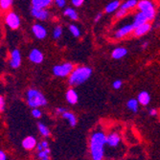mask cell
Returning <instances> with one entry per match:
<instances>
[{
  "instance_id": "cell-1",
  "label": "cell",
  "mask_w": 160,
  "mask_h": 160,
  "mask_svg": "<svg viewBox=\"0 0 160 160\" xmlns=\"http://www.w3.org/2000/svg\"><path fill=\"white\" fill-rule=\"evenodd\" d=\"M107 134L103 129H95L89 137V153L92 160H104L106 156Z\"/></svg>"
},
{
  "instance_id": "cell-2",
  "label": "cell",
  "mask_w": 160,
  "mask_h": 160,
  "mask_svg": "<svg viewBox=\"0 0 160 160\" xmlns=\"http://www.w3.org/2000/svg\"><path fill=\"white\" fill-rule=\"evenodd\" d=\"M92 75V68L88 66H77L68 76V83L72 86L81 85Z\"/></svg>"
},
{
  "instance_id": "cell-3",
  "label": "cell",
  "mask_w": 160,
  "mask_h": 160,
  "mask_svg": "<svg viewBox=\"0 0 160 160\" xmlns=\"http://www.w3.org/2000/svg\"><path fill=\"white\" fill-rule=\"evenodd\" d=\"M26 101L31 108H39L47 105V99L39 90L35 88L28 89L26 92Z\"/></svg>"
},
{
  "instance_id": "cell-4",
  "label": "cell",
  "mask_w": 160,
  "mask_h": 160,
  "mask_svg": "<svg viewBox=\"0 0 160 160\" xmlns=\"http://www.w3.org/2000/svg\"><path fill=\"white\" fill-rule=\"evenodd\" d=\"M137 9L145 13V16L148 18L150 22L154 20L156 17V9L152 1L151 0H140L137 4Z\"/></svg>"
},
{
  "instance_id": "cell-5",
  "label": "cell",
  "mask_w": 160,
  "mask_h": 160,
  "mask_svg": "<svg viewBox=\"0 0 160 160\" xmlns=\"http://www.w3.org/2000/svg\"><path fill=\"white\" fill-rule=\"evenodd\" d=\"M75 66L73 63L65 62L62 64H57L53 67L52 71H53V74L56 77H61V78H64V77H68L72 71L74 70Z\"/></svg>"
},
{
  "instance_id": "cell-6",
  "label": "cell",
  "mask_w": 160,
  "mask_h": 160,
  "mask_svg": "<svg viewBox=\"0 0 160 160\" xmlns=\"http://www.w3.org/2000/svg\"><path fill=\"white\" fill-rule=\"evenodd\" d=\"M122 143V137L119 132H111L107 134V146L109 149H117Z\"/></svg>"
},
{
  "instance_id": "cell-7",
  "label": "cell",
  "mask_w": 160,
  "mask_h": 160,
  "mask_svg": "<svg viewBox=\"0 0 160 160\" xmlns=\"http://www.w3.org/2000/svg\"><path fill=\"white\" fill-rule=\"evenodd\" d=\"M5 23L12 30H17L20 26V18L14 12H10L5 17Z\"/></svg>"
},
{
  "instance_id": "cell-8",
  "label": "cell",
  "mask_w": 160,
  "mask_h": 160,
  "mask_svg": "<svg viewBox=\"0 0 160 160\" xmlns=\"http://www.w3.org/2000/svg\"><path fill=\"white\" fill-rule=\"evenodd\" d=\"M134 29H135V26L133 25V23L126 24V25L120 27L118 30L114 33V38H116V39H121L123 38H126L129 34L133 33Z\"/></svg>"
},
{
  "instance_id": "cell-9",
  "label": "cell",
  "mask_w": 160,
  "mask_h": 160,
  "mask_svg": "<svg viewBox=\"0 0 160 160\" xmlns=\"http://www.w3.org/2000/svg\"><path fill=\"white\" fill-rule=\"evenodd\" d=\"M31 14L38 20H41V21L47 20L50 17V13L47 9H37L33 7L31 9Z\"/></svg>"
},
{
  "instance_id": "cell-10",
  "label": "cell",
  "mask_w": 160,
  "mask_h": 160,
  "mask_svg": "<svg viewBox=\"0 0 160 160\" xmlns=\"http://www.w3.org/2000/svg\"><path fill=\"white\" fill-rule=\"evenodd\" d=\"M29 61L33 63H36V64H39L43 62L44 60V56H43V53L39 50V49H32L29 53Z\"/></svg>"
},
{
  "instance_id": "cell-11",
  "label": "cell",
  "mask_w": 160,
  "mask_h": 160,
  "mask_svg": "<svg viewBox=\"0 0 160 160\" xmlns=\"http://www.w3.org/2000/svg\"><path fill=\"white\" fill-rule=\"evenodd\" d=\"M32 32L38 39H44L47 37V30L41 24L36 23L32 27Z\"/></svg>"
},
{
  "instance_id": "cell-12",
  "label": "cell",
  "mask_w": 160,
  "mask_h": 160,
  "mask_svg": "<svg viewBox=\"0 0 160 160\" xmlns=\"http://www.w3.org/2000/svg\"><path fill=\"white\" fill-rule=\"evenodd\" d=\"M21 64V54L18 49H14L11 53L10 65L12 68H18Z\"/></svg>"
},
{
  "instance_id": "cell-13",
  "label": "cell",
  "mask_w": 160,
  "mask_h": 160,
  "mask_svg": "<svg viewBox=\"0 0 160 160\" xmlns=\"http://www.w3.org/2000/svg\"><path fill=\"white\" fill-rule=\"evenodd\" d=\"M152 24L150 22H146V23H143L137 27H135L134 31H133V35L137 38L143 37L145 35H147L151 30H152Z\"/></svg>"
},
{
  "instance_id": "cell-14",
  "label": "cell",
  "mask_w": 160,
  "mask_h": 160,
  "mask_svg": "<svg viewBox=\"0 0 160 160\" xmlns=\"http://www.w3.org/2000/svg\"><path fill=\"white\" fill-rule=\"evenodd\" d=\"M22 147L24 150L26 151H33L37 148L38 146V141H37V138L35 136H27L25 137L23 140H22Z\"/></svg>"
},
{
  "instance_id": "cell-15",
  "label": "cell",
  "mask_w": 160,
  "mask_h": 160,
  "mask_svg": "<svg viewBox=\"0 0 160 160\" xmlns=\"http://www.w3.org/2000/svg\"><path fill=\"white\" fill-rule=\"evenodd\" d=\"M65 99L67 101V103L70 105H76L79 101V95L77 91L73 88H70L66 91L65 93Z\"/></svg>"
},
{
  "instance_id": "cell-16",
  "label": "cell",
  "mask_w": 160,
  "mask_h": 160,
  "mask_svg": "<svg viewBox=\"0 0 160 160\" xmlns=\"http://www.w3.org/2000/svg\"><path fill=\"white\" fill-rule=\"evenodd\" d=\"M31 3L33 8L47 9L52 5L53 0H31Z\"/></svg>"
},
{
  "instance_id": "cell-17",
  "label": "cell",
  "mask_w": 160,
  "mask_h": 160,
  "mask_svg": "<svg viewBox=\"0 0 160 160\" xmlns=\"http://www.w3.org/2000/svg\"><path fill=\"white\" fill-rule=\"evenodd\" d=\"M128 55V49L125 47H117L112 50L111 57L114 60H121Z\"/></svg>"
},
{
  "instance_id": "cell-18",
  "label": "cell",
  "mask_w": 160,
  "mask_h": 160,
  "mask_svg": "<svg viewBox=\"0 0 160 160\" xmlns=\"http://www.w3.org/2000/svg\"><path fill=\"white\" fill-rule=\"evenodd\" d=\"M62 117L64 120H66V121L68 122V124H69L71 127H76L78 120H77L76 115H75L73 112L66 110L65 112H63V113L62 114Z\"/></svg>"
},
{
  "instance_id": "cell-19",
  "label": "cell",
  "mask_w": 160,
  "mask_h": 160,
  "mask_svg": "<svg viewBox=\"0 0 160 160\" xmlns=\"http://www.w3.org/2000/svg\"><path fill=\"white\" fill-rule=\"evenodd\" d=\"M137 100L141 106L146 107L151 103V96L147 91H141L137 96Z\"/></svg>"
},
{
  "instance_id": "cell-20",
  "label": "cell",
  "mask_w": 160,
  "mask_h": 160,
  "mask_svg": "<svg viewBox=\"0 0 160 160\" xmlns=\"http://www.w3.org/2000/svg\"><path fill=\"white\" fill-rule=\"evenodd\" d=\"M146 22H150V21H149L148 18L145 16L144 12L139 11L137 13H135V16L133 18V22H132L135 27H137V26H139V25H141L143 23H146Z\"/></svg>"
},
{
  "instance_id": "cell-21",
  "label": "cell",
  "mask_w": 160,
  "mask_h": 160,
  "mask_svg": "<svg viewBox=\"0 0 160 160\" xmlns=\"http://www.w3.org/2000/svg\"><path fill=\"white\" fill-rule=\"evenodd\" d=\"M120 6H121V3H120L119 0H114V1L109 2V3L106 6L105 12H106L107 13H112V12H114L117 11V10L120 8Z\"/></svg>"
},
{
  "instance_id": "cell-22",
  "label": "cell",
  "mask_w": 160,
  "mask_h": 160,
  "mask_svg": "<svg viewBox=\"0 0 160 160\" xmlns=\"http://www.w3.org/2000/svg\"><path fill=\"white\" fill-rule=\"evenodd\" d=\"M38 132L40 133V135L44 138H48L51 135V132H50V128L41 122L38 123Z\"/></svg>"
},
{
  "instance_id": "cell-23",
  "label": "cell",
  "mask_w": 160,
  "mask_h": 160,
  "mask_svg": "<svg viewBox=\"0 0 160 160\" xmlns=\"http://www.w3.org/2000/svg\"><path fill=\"white\" fill-rule=\"evenodd\" d=\"M63 14H64V17L70 18L71 20H78L79 18V14L77 12V11L73 8H66L63 12Z\"/></svg>"
},
{
  "instance_id": "cell-24",
  "label": "cell",
  "mask_w": 160,
  "mask_h": 160,
  "mask_svg": "<svg viewBox=\"0 0 160 160\" xmlns=\"http://www.w3.org/2000/svg\"><path fill=\"white\" fill-rule=\"evenodd\" d=\"M137 4H138L137 0H127V1H125L124 3L121 4L120 9L126 10V11H130V10L134 9L135 7H137Z\"/></svg>"
},
{
  "instance_id": "cell-25",
  "label": "cell",
  "mask_w": 160,
  "mask_h": 160,
  "mask_svg": "<svg viewBox=\"0 0 160 160\" xmlns=\"http://www.w3.org/2000/svg\"><path fill=\"white\" fill-rule=\"evenodd\" d=\"M139 102L137 99H130L128 101L127 103V108L130 111H132L133 113H136L138 111V107H139Z\"/></svg>"
},
{
  "instance_id": "cell-26",
  "label": "cell",
  "mask_w": 160,
  "mask_h": 160,
  "mask_svg": "<svg viewBox=\"0 0 160 160\" xmlns=\"http://www.w3.org/2000/svg\"><path fill=\"white\" fill-rule=\"evenodd\" d=\"M50 154H51V150L50 147L46 148V149H43L41 151L37 152V157L38 160L41 159H45V158H50Z\"/></svg>"
},
{
  "instance_id": "cell-27",
  "label": "cell",
  "mask_w": 160,
  "mask_h": 160,
  "mask_svg": "<svg viewBox=\"0 0 160 160\" xmlns=\"http://www.w3.org/2000/svg\"><path fill=\"white\" fill-rule=\"evenodd\" d=\"M69 32L71 33V35L73 36L74 38H80L81 35H82L81 29L76 24H70L69 25Z\"/></svg>"
},
{
  "instance_id": "cell-28",
  "label": "cell",
  "mask_w": 160,
  "mask_h": 160,
  "mask_svg": "<svg viewBox=\"0 0 160 160\" xmlns=\"http://www.w3.org/2000/svg\"><path fill=\"white\" fill-rule=\"evenodd\" d=\"M12 5V0H0V9L8 11Z\"/></svg>"
},
{
  "instance_id": "cell-29",
  "label": "cell",
  "mask_w": 160,
  "mask_h": 160,
  "mask_svg": "<svg viewBox=\"0 0 160 160\" xmlns=\"http://www.w3.org/2000/svg\"><path fill=\"white\" fill-rule=\"evenodd\" d=\"M62 36V28L61 26H57L53 31V38L55 39H59Z\"/></svg>"
},
{
  "instance_id": "cell-30",
  "label": "cell",
  "mask_w": 160,
  "mask_h": 160,
  "mask_svg": "<svg viewBox=\"0 0 160 160\" xmlns=\"http://www.w3.org/2000/svg\"><path fill=\"white\" fill-rule=\"evenodd\" d=\"M128 11H126V10H123V9L119 8L117 11H116V12H115V18L116 19H120V18L126 17L127 14H128Z\"/></svg>"
},
{
  "instance_id": "cell-31",
  "label": "cell",
  "mask_w": 160,
  "mask_h": 160,
  "mask_svg": "<svg viewBox=\"0 0 160 160\" xmlns=\"http://www.w3.org/2000/svg\"><path fill=\"white\" fill-rule=\"evenodd\" d=\"M31 114H32L33 117L36 118V119H39L42 116V112H41V110L39 108H33L32 111H31Z\"/></svg>"
},
{
  "instance_id": "cell-32",
  "label": "cell",
  "mask_w": 160,
  "mask_h": 160,
  "mask_svg": "<svg viewBox=\"0 0 160 160\" xmlns=\"http://www.w3.org/2000/svg\"><path fill=\"white\" fill-rule=\"evenodd\" d=\"M122 85H123V82L121 80H115L112 82V87H113L114 89H116V90L120 89L121 87H122Z\"/></svg>"
},
{
  "instance_id": "cell-33",
  "label": "cell",
  "mask_w": 160,
  "mask_h": 160,
  "mask_svg": "<svg viewBox=\"0 0 160 160\" xmlns=\"http://www.w3.org/2000/svg\"><path fill=\"white\" fill-rule=\"evenodd\" d=\"M55 3L59 8L62 9L66 6V0H55Z\"/></svg>"
},
{
  "instance_id": "cell-34",
  "label": "cell",
  "mask_w": 160,
  "mask_h": 160,
  "mask_svg": "<svg viewBox=\"0 0 160 160\" xmlns=\"http://www.w3.org/2000/svg\"><path fill=\"white\" fill-rule=\"evenodd\" d=\"M84 1H85V0H71V3L73 4L74 7L79 8V7H81L84 3Z\"/></svg>"
},
{
  "instance_id": "cell-35",
  "label": "cell",
  "mask_w": 160,
  "mask_h": 160,
  "mask_svg": "<svg viewBox=\"0 0 160 160\" xmlns=\"http://www.w3.org/2000/svg\"><path fill=\"white\" fill-rule=\"evenodd\" d=\"M5 108V100L2 96H0V111H3Z\"/></svg>"
},
{
  "instance_id": "cell-36",
  "label": "cell",
  "mask_w": 160,
  "mask_h": 160,
  "mask_svg": "<svg viewBox=\"0 0 160 160\" xmlns=\"http://www.w3.org/2000/svg\"><path fill=\"white\" fill-rule=\"evenodd\" d=\"M8 157H7V154L4 151H1L0 150V160H7Z\"/></svg>"
},
{
  "instance_id": "cell-37",
  "label": "cell",
  "mask_w": 160,
  "mask_h": 160,
  "mask_svg": "<svg viewBox=\"0 0 160 160\" xmlns=\"http://www.w3.org/2000/svg\"><path fill=\"white\" fill-rule=\"evenodd\" d=\"M157 114H158V111H157L156 108H151L149 110V115L150 116H156Z\"/></svg>"
},
{
  "instance_id": "cell-38",
  "label": "cell",
  "mask_w": 160,
  "mask_h": 160,
  "mask_svg": "<svg viewBox=\"0 0 160 160\" xmlns=\"http://www.w3.org/2000/svg\"><path fill=\"white\" fill-rule=\"evenodd\" d=\"M67 109L65 108H58L57 109H56V111H57V113L58 114H60V115H62L63 112H65Z\"/></svg>"
},
{
  "instance_id": "cell-39",
  "label": "cell",
  "mask_w": 160,
  "mask_h": 160,
  "mask_svg": "<svg viewBox=\"0 0 160 160\" xmlns=\"http://www.w3.org/2000/svg\"><path fill=\"white\" fill-rule=\"evenodd\" d=\"M102 17H103V13H102V12L97 13V14H96V17H95V18H94V21H95V22H98L99 20H101Z\"/></svg>"
},
{
  "instance_id": "cell-40",
  "label": "cell",
  "mask_w": 160,
  "mask_h": 160,
  "mask_svg": "<svg viewBox=\"0 0 160 160\" xmlns=\"http://www.w3.org/2000/svg\"><path fill=\"white\" fill-rule=\"evenodd\" d=\"M148 46H149V41H144L141 44V48L142 49H146Z\"/></svg>"
},
{
  "instance_id": "cell-41",
  "label": "cell",
  "mask_w": 160,
  "mask_h": 160,
  "mask_svg": "<svg viewBox=\"0 0 160 160\" xmlns=\"http://www.w3.org/2000/svg\"><path fill=\"white\" fill-rule=\"evenodd\" d=\"M153 24H154V25H153L154 28H160V19L156 20Z\"/></svg>"
},
{
  "instance_id": "cell-42",
  "label": "cell",
  "mask_w": 160,
  "mask_h": 160,
  "mask_svg": "<svg viewBox=\"0 0 160 160\" xmlns=\"http://www.w3.org/2000/svg\"><path fill=\"white\" fill-rule=\"evenodd\" d=\"M41 160H51L50 158H45V159H41Z\"/></svg>"
}]
</instances>
